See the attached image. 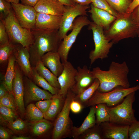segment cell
<instances>
[{"instance_id":"obj_1","label":"cell","mask_w":139,"mask_h":139,"mask_svg":"<svg viewBox=\"0 0 139 139\" xmlns=\"http://www.w3.org/2000/svg\"><path fill=\"white\" fill-rule=\"evenodd\" d=\"M91 71L94 77L99 81L97 90L100 92H108L119 86L129 88L128 77L129 69L125 61L121 63L112 61L107 71L102 70L97 67Z\"/></svg>"},{"instance_id":"obj_2","label":"cell","mask_w":139,"mask_h":139,"mask_svg":"<svg viewBox=\"0 0 139 139\" xmlns=\"http://www.w3.org/2000/svg\"><path fill=\"white\" fill-rule=\"evenodd\" d=\"M34 39L29 50L32 67H35L44 55L49 52L57 51L61 42L58 30H45L35 28L31 30Z\"/></svg>"},{"instance_id":"obj_3","label":"cell","mask_w":139,"mask_h":139,"mask_svg":"<svg viewBox=\"0 0 139 139\" xmlns=\"http://www.w3.org/2000/svg\"><path fill=\"white\" fill-rule=\"evenodd\" d=\"M138 24L129 15H121L117 18L104 33L107 38L114 44L121 40L134 38L137 35Z\"/></svg>"},{"instance_id":"obj_4","label":"cell","mask_w":139,"mask_h":139,"mask_svg":"<svg viewBox=\"0 0 139 139\" xmlns=\"http://www.w3.org/2000/svg\"><path fill=\"white\" fill-rule=\"evenodd\" d=\"M0 20L4 25L10 43L14 45L20 44L29 49L33 41L32 32L31 30L20 25L13 10L5 19Z\"/></svg>"},{"instance_id":"obj_5","label":"cell","mask_w":139,"mask_h":139,"mask_svg":"<svg viewBox=\"0 0 139 139\" xmlns=\"http://www.w3.org/2000/svg\"><path fill=\"white\" fill-rule=\"evenodd\" d=\"M75 95L71 89L68 91L63 108L57 116L54 125L52 135L53 139L71 137L73 126L69 116L70 106Z\"/></svg>"},{"instance_id":"obj_6","label":"cell","mask_w":139,"mask_h":139,"mask_svg":"<svg viewBox=\"0 0 139 139\" xmlns=\"http://www.w3.org/2000/svg\"><path fill=\"white\" fill-rule=\"evenodd\" d=\"M135 92L127 95L120 103L112 107L107 106L110 116V122L130 125L137 121L133 108L135 100Z\"/></svg>"},{"instance_id":"obj_7","label":"cell","mask_w":139,"mask_h":139,"mask_svg":"<svg viewBox=\"0 0 139 139\" xmlns=\"http://www.w3.org/2000/svg\"><path fill=\"white\" fill-rule=\"evenodd\" d=\"M139 90V85L128 88L119 86L106 92L97 90L92 97L86 102L84 107H91L100 103H104L108 107L118 105L128 94Z\"/></svg>"},{"instance_id":"obj_8","label":"cell","mask_w":139,"mask_h":139,"mask_svg":"<svg viewBox=\"0 0 139 139\" xmlns=\"http://www.w3.org/2000/svg\"><path fill=\"white\" fill-rule=\"evenodd\" d=\"M89 28L91 30L94 48L90 52L89 58L91 65L99 59L102 60L108 57L110 50L114 44L106 36L103 28L91 22Z\"/></svg>"},{"instance_id":"obj_9","label":"cell","mask_w":139,"mask_h":139,"mask_svg":"<svg viewBox=\"0 0 139 139\" xmlns=\"http://www.w3.org/2000/svg\"><path fill=\"white\" fill-rule=\"evenodd\" d=\"M91 22L86 16H80L75 19L71 32L64 38L57 49L62 63L67 61L70 51L82 29L85 26L89 25Z\"/></svg>"},{"instance_id":"obj_10","label":"cell","mask_w":139,"mask_h":139,"mask_svg":"<svg viewBox=\"0 0 139 139\" xmlns=\"http://www.w3.org/2000/svg\"><path fill=\"white\" fill-rule=\"evenodd\" d=\"M66 6V9L62 16L58 34L61 41L67 35L68 32L72 29L73 23L77 16L87 15L88 5H83L76 3L75 5Z\"/></svg>"},{"instance_id":"obj_11","label":"cell","mask_w":139,"mask_h":139,"mask_svg":"<svg viewBox=\"0 0 139 139\" xmlns=\"http://www.w3.org/2000/svg\"><path fill=\"white\" fill-rule=\"evenodd\" d=\"M15 15L20 25L30 30L35 28L37 12L33 7L11 3Z\"/></svg>"},{"instance_id":"obj_12","label":"cell","mask_w":139,"mask_h":139,"mask_svg":"<svg viewBox=\"0 0 139 139\" xmlns=\"http://www.w3.org/2000/svg\"><path fill=\"white\" fill-rule=\"evenodd\" d=\"M24 98L26 103L51 99L53 95L50 92L39 88L27 77H23Z\"/></svg>"},{"instance_id":"obj_13","label":"cell","mask_w":139,"mask_h":139,"mask_svg":"<svg viewBox=\"0 0 139 139\" xmlns=\"http://www.w3.org/2000/svg\"><path fill=\"white\" fill-rule=\"evenodd\" d=\"M63 64V70L57 77L60 86L58 94L65 97L68 91L71 89L75 83L77 70L68 61Z\"/></svg>"},{"instance_id":"obj_14","label":"cell","mask_w":139,"mask_h":139,"mask_svg":"<svg viewBox=\"0 0 139 139\" xmlns=\"http://www.w3.org/2000/svg\"><path fill=\"white\" fill-rule=\"evenodd\" d=\"M15 75L12 87L17 109L21 113L25 111L24 102V85L23 73L17 63L15 64Z\"/></svg>"},{"instance_id":"obj_15","label":"cell","mask_w":139,"mask_h":139,"mask_svg":"<svg viewBox=\"0 0 139 139\" xmlns=\"http://www.w3.org/2000/svg\"><path fill=\"white\" fill-rule=\"evenodd\" d=\"M75 77V83L71 89L76 95L80 94L90 86L95 78L92 72L86 65L82 68L78 66Z\"/></svg>"},{"instance_id":"obj_16","label":"cell","mask_w":139,"mask_h":139,"mask_svg":"<svg viewBox=\"0 0 139 139\" xmlns=\"http://www.w3.org/2000/svg\"><path fill=\"white\" fill-rule=\"evenodd\" d=\"M104 139H128L129 125L117 124L109 121L100 125Z\"/></svg>"},{"instance_id":"obj_17","label":"cell","mask_w":139,"mask_h":139,"mask_svg":"<svg viewBox=\"0 0 139 139\" xmlns=\"http://www.w3.org/2000/svg\"><path fill=\"white\" fill-rule=\"evenodd\" d=\"M13 54L23 74L31 80L32 69L30 61L29 49L21 45H16Z\"/></svg>"},{"instance_id":"obj_18","label":"cell","mask_w":139,"mask_h":139,"mask_svg":"<svg viewBox=\"0 0 139 139\" xmlns=\"http://www.w3.org/2000/svg\"><path fill=\"white\" fill-rule=\"evenodd\" d=\"M37 13L62 16L66 6L56 0H39L34 7Z\"/></svg>"},{"instance_id":"obj_19","label":"cell","mask_w":139,"mask_h":139,"mask_svg":"<svg viewBox=\"0 0 139 139\" xmlns=\"http://www.w3.org/2000/svg\"><path fill=\"white\" fill-rule=\"evenodd\" d=\"M88 12L91 14L93 22L105 30L108 29L117 18L107 11L98 8L92 4Z\"/></svg>"},{"instance_id":"obj_20","label":"cell","mask_w":139,"mask_h":139,"mask_svg":"<svg viewBox=\"0 0 139 139\" xmlns=\"http://www.w3.org/2000/svg\"><path fill=\"white\" fill-rule=\"evenodd\" d=\"M62 16L37 13L34 28L45 30H58Z\"/></svg>"},{"instance_id":"obj_21","label":"cell","mask_w":139,"mask_h":139,"mask_svg":"<svg viewBox=\"0 0 139 139\" xmlns=\"http://www.w3.org/2000/svg\"><path fill=\"white\" fill-rule=\"evenodd\" d=\"M60 56L57 51L49 52L42 56L41 61L44 65L57 77L62 72L64 64L60 62Z\"/></svg>"},{"instance_id":"obj_22","label":"cell","mask_w":139,"mask_h":139,"mask_svg":"<svg viewBox=\"0 0 139 139\" xmlns=\"http://www.w3.org/2000/svg\"><path fill=\"white\" fill-rule=\"evenodd\" d=\"M96 124V117L94 106L90 108L89 112L81 125L79 127L73 126L71 137L76 139L86 131Z\"/></svg>"},{"instance_id":"obj_23","label":"cell","mask_w":139,"mask_h":139,"mask_svg":"<svg viewBox=\"0 0 139 139\" xmlns=\"http://www.w3.org/2000/svg\"><path fill=\"white\" fill-rule=\"evenodd\" d=\"M65 98L58 94L53 95L50 107L44 114V118L52 120L58 115L63 108Z\"/></svg>"},{"instance_id":"obj_24","label":"cell","mask_w":139,"mask_h":139,"mask_svg":"<svg viewBox=\"0 0 139 139\" xmlns=\"http://www.w3.org/2000/svg\"><path fill=\"white\" fill-rule=\"evenodd\" d=\"M8 64L4 77L3 83L6 87L8 92L12 93L13 81L15 75V64L16 60L13 54L9 57Z\"/></svg>"},{"instance_id":"obj_25","label":"cell","mask_w":139,"mask_h":139,"mask_svg":"<svg viewBox=\"0 0 139 139\" xmlns=\"http://www.w3.org/2000/svg\"><path fill=\"white\" fill-rule=\"evenodd\" d=\"M34 67L38 73L49 84L53 86L60 89V86L57 77L46 67L41 61L37 63Z\"/></svg>"},{"instance_id":"obj_26","label":"cell","mask_w":139,"mask_h":139,"mask_svg":"<svg viewBox=\"0 0 139 139\" xmlns=\"http://www.w3.org/2000/svg\"><path fill=\"white\" fill-rule=\"evenodd\" d=\"M100 82L98 80L95 78L92 84L80 94L76 95L73 99L80 103L83 108L86 102L92 97L97 90Z\"/></svg>"},{"instance_id":"obj_27","label":"cell","mask_w":139,"mask_h":139,"mask_svg":"<svg viewBox=\"0 0 139 139\" xmlns=\"http://www.w3.org/2000/svg\"><path fill=\"white\" fill-rule=\"evenodd\" d=\"M32 76L31 79L37 85L48 91L53 95L58 93L59 89L51 85L37 72L34 67H32Z\"/></svg>"},{"instance_id":"obj_28","label":"cell","mask_w":139,"mask_h":139,"mask_svg":"<svg viewBox=\"0 0 139 139\" xmlns=\"http://www.w3.org/2000/svg\"><path fill=\"white\" fill-rule=\"evenodd\" d=\"M94 106L96 124L100 125L102 123L109 121L110 116L106 105L104 103H100Z\"/></svg>"},{"instance_id":"obj_29","label":"cell","mask_w":139,"mask_h":139,"mask_svg":"<svg viewBox=\"0 0 139 139\" xmlns=\"http://www.w3.org/2000/svg\"><path fill=\"white\" fill-rule=\"evenodd\" d=\"M53 124L45 119L35 121L31 126L33 133L36 135H41L47 132L52 127Z\"/></svg>"},{"instance_id":"obj_30","label":"cell","mask_w":139,"mask_h":139,"mask_svg":"<svg viewBox=\"0 0 139 139\" xmlns=\"http://www.w3.org/2000/svg\"><path fill=\"white\" fill-rule=\"evenodd\" d=\"M111 8L119 14L124 15L132 2L131 0H106Z\"/></svg>"},{"instance_id":"obj_31","label":"cell","mask_w":139,"mask_h":139,"mask_svg":"<svg viewBox=\"0 0 139 139\" xmlns=\"http://www.w3.org/2000/svg\"><path fill=\"white\" fill-rule=\"evenodd\" d=\"M77 139H104L100 125L97 124L79 136Z\"/></svg>"},{"instance_id":"obj_32","label":"cell","mask_w":139,"mask_h":139,"mask_svg":"<svg viewBox=\"0 0 139 139\" xmlns=\"http://www.w3.org/2000/svg\"><path fill=\"white\" fill-rule=\"evenodd\" d=\"M26 114L28 119L32 121H37L44 118L43 113L35 105L32 103H30L27 106Z\"/></svg>"},{"instance_id":"obj_33","label":"cell","mask_w":139,"mask_h":139,"mask_svg":"<svg viewBox=\"0 0 139 139\" xmlns=\"http://www.w3.org/2000/svg\"><path fill=\"white\" fill-rule=\"evenodd\" d=\"M16 45L10 42L0 46V63L2 65L8 61L10 56L13 54Z\"/></svg>"},{"instance_id":"obj_34","label":"cell","mask_w":139,"mask_h":139,"mask_svg":"<svg viewBox=\"0 0 139 139\" xmlns=\"http://www.w3.org/2000/svg\"><path fill=\"white\" fill-rule=\"evenodd\" d=\"M91 0V4L94 6L98 8L107 11L117 18L122 15L113 10L106 0Z\"/></svg>"},{"instance_id":"obj_35","label":"cell","mask_w":139,"mask_h":139,"mask_svg":"<svg viewBox=\"0 0 139 139\" xmlns=\"http://www.w3.org/2000/svg\"><path fill=\"white\" fill-rule=\"evenodd\" d=\"M7 123L9 128L16 133L23 132L25 131L27 127V123L20 118Z\"/></svg>"},{"instance_id":"obj_36","label":"cell","mask_w":139,"mask_h":139,"mask_svg":"<svg viewBox=\"0 0 139 139\" xmlns=\"http://www.w3.org/2000/svg\"><path fill=\"white\" fill-rule=\"evenodd\" d=\"M15 111L9 108L0 104L1 116L7 122L13 120L16 117Z\"/></svg>"},{"instance_id":"obj_37","label":"cell","mask_w":139,"mask_h":139,"mask_svg":"<svg viewBox=\"0 0 139 139\" xmlns=\"http://www.w3.org/2000/svg\"><path fill=\"white\" fill-rule=\"evenodd\" d=\"M0 104L11 108L15 111L16 109H17L13 92H9L0 98Z\"/></svg>"},{"instance_id":"obj_38","label":"cell","mask_w":139,"mask_h":139,"mask_svg":"<svg viewBox=\"0 0 139 139\" xmlns=\"http://www.w3.org/2000/svg\"><path fill=\"white\" fill-rule=\"evenodd\" d=\"M13 10L11 3L6 0H0V20L5 19Z\"/></svg>"},{"instance_id":"obj_39","label":"cell","mask_w":139,"mask_h":139,"mask_svg":"<svg viewBox=\"0 0 139 139\" xmlns=\"http://www.w3.org/2000/svg\"><path fill=\"white\" fill-rule=\"evenodd\" d=\"M129 139H139V121H137L129 126Z\"/></svg>"},{"instance_id":"obj_40","label":"cell","mask_w":139,"mask_h":139,"mask_svg":"<svg viewBox=\"0 0 139 139\" xmlns=\"http://www.w3.org/2000/svg\"><path fill=\"white\" fill-rule=\"evenodd\" d=\"M4 25L0 20V46L4 45L10 43Z\"/></svg>"},{"instance_id":"obj_41","label":"cell","mask_w":139,"mask_h":139,"mask_svg":"<svg viewBox=\"0 0 139 139\" xmlns=\"http://www.w3.org/2000/svg\"><path fill=\"white\" fill-rule=\"evenodd\" d=\"M51 102V99L40 100L36 103V106L44 114L47 111Z\"/></svg>"},{"instance_id":"obj_42","label":"cell","mask_w":139,"mask_h":139,"mask_svg":"<svg viewBox=\"0 0 139 139\" xmlns=\"http://www.w3.org/2000/svg\"><path fill=\"white\" fill-rule=\"evenodd\" d=\"M70 108V110L75 114L80 112L83 108L82 105L80 103L74 100L73 99L71 102Z\"/></svg>"},{"instance_id":"obj_43","label":"cell","mask_w":139,"mask_h":139,"mask_svg":"<svg viewBox=\"0 0 139 139\" xmlns=\"http://www.w3.org/2000/svg\"><path fill=\"white\" fill-rule=\"evenodd\" d=\"M139 5V0H132L124 16H128L133 10L137 6Z\"/></svg>"},{"instance_id":"obj_44","label":"cell","mask_w":139,"mask_h":139,"mask_svg":"<svg viewBox=\"0 0 139 139\" xmlns=\"http://www.w3.org/2000/svg\"><path fill=\"white\" fill-rule=\"evenodd\" d=\"M129 15L138 24L139 23V5L133 10Z\"/></svg>"},{"instance_id":"obj_45","label":"cell","mask_w":139,"mask_h":139,"mask_svg":"<svg viewBox=\"0 0 139 139\" xmlns=\"http://www.w3.org/2000/svg\"><path fill=\"white\" fill-rule=\"evenodd\" d=\"M39 0H20L21 3L26 5L34 7Z\"/></svg>"},{"instance_id":"obj_46","label":"cell","mask_w":139,"mask_h":139,"mask_svg":"<svg viewBox=\"0 0 139 139\" xmlns=\"http://www.w3.org/2000/svg\"><path fill=\"white\" fill-rule=\"evenodd\" d=\"M10 137L7 132L3 127H0V138L1 139H8Z\"/></svg>"},{"instance_id":"obj_47","label":"cell","mask_w":139,"mask_h":139,"mask_svg":"<svg viewBox=\"0 0 139 139\" xmlns=\"http://www.w3.org/2000/svg\"><path fill=\"white\" fill-rule=\"evenodd\" d=\"M65 6H74L76 3L73 0H56Z\"/></svg>"},{"instance_id":"obj_48","label":"cell","mask_w":139,"mask_h":139,"mask_svg":"<svg viewBox=\"0 0 139 139\" xmlns=\"http://www.w3.org/2000/svg\"><path fill=\"white\" fill-rule=\"evenodd\" d=\"M9 92L3 83H1L0 85V98Z\"/></svg>"},{"instance_id":"obj_49","label":"cell","mask_w":139,"mask_h":139,"mask_svg":"<svg viewBox=\"0 0 139 139\" xmlns=\"http://www.w3.org/2000/svg\"><path fill=\"white\" fill-rule=\"evenodd\" d=\"M76 3L83 5H88L91 3V0H73Z\"/></svg>"},{"instance_id":"obj_50","label":"cell","mask_w":139,"mask_h":139,"mask_svg":"<svg viewBox=\"0 0 139 139\" xmlns=\"http://www.w3.org/2000/svg\"><path fill=\"white\" fill-rule=\"evenodd\" d=\"M30 138V137H29L25 136H14L12 138L13 139H29Z\"/></svg>"},{"instance_id":"obj_51","label":"cell","mask_w":139,"mask_h":139,"mask_svg":"<svg viewBox=\"0 0 139 139\" xmlns=\"http://www.w3.org/2000/svg\"><path fill=\"white\" fill-rule=\"evenodd\" d=\"M10 3L18 4L19 3V1L20 0H6Z\"/></svg>"},{"instance_id":"obj_52","label":"cell","mask_w":139,"mask_h":139,"mask_svg":"<svg viewBox=\"0 0 139 139\" xmlns=\"http://www.w3.org/2000/svg\"><path fill=\"white\" fill-rule=\"evenodd\" d=\"M137 35L139 37V23L138 24L137 31Z\"/></svg>"},{"instance_id":"obj_53","label":"cell","mask_w":139,"mask_h":139,"mask_svg":"<svg viewBox=\"0 0 139 139\" xmlns=\"http://www.w3.org/2000/svg\"></svg>"}]
</instances>
